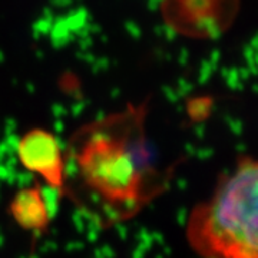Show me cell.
Returning a JSON list of instances; mask_svg holds the SVG:
<instances>
[{
    "label": "cell",
    "instance_id": "cell-1",
    "mask_svg": "<svg viewBox=\"0 0 258 258\" xmlns=\"http://www.w3.org/2000/svg\"><path fill=\"white\" fill-rule=\"evenodd\" d=\"M149 99L89 122L74 132L68 161L89 205L112 225L135 217L164 192L171 169H161L145 134Z\"/></svg>",
    "mask_w": 258,
    "mask_h": 258
},
{
    "label": "cell",
    "instance_id": "cell-2",
    "mask_svg": "<svg viewBox=\"0 0 258 258\" xmlns=\"http://www.w3.org/2000/svg\"><path fill=\"white\" fill-rule=\"evenodd\" d=\"M204 258H258V165L249 155L218 179L211 198L191 212L186 228Z\"/></svg>",
    "mask_w": 258,
    "mask_h": 258
},
{
    "label": "cell",
    "instance_id": "cell-3",
    "mask_svg": "<svg viewBox=\"0 0 258 258\" xmlns=\"http://www.w3.org/2000/svg\"><path fill=\"white\" fill-rule=\"evenodd\" d=\"M241 0H161L159 13L165 26L191 40L224 36L238 18Z\"/></svg>",
    "mask_w": 258,
    "mask_h": 258
},
{
    "label": "cell",
    "instance_id": "cell-4",
    "mask_svg": "<svg viewBox=\"0 0 258 258\" xmlns=\"http://www.w3.org/2000/svg\"><path fill=\"white\" fill-rule=\"evenodd\" d=\"M18 157L25 169L40 176L59 195H66V155L53 132L29 129L19 139Z\"/></svg>",
    "mask_w": 258,
    "mask_h": 258
},
{
    "label": "cell",
    "instance_id": "cell-5",
    "mask_svg": "<svg viewBox=\"0 0 258 258\" xmlns=\"http://www.w3.org/2000/svg\"><path fill=\"white\" fill-rule=\"evenodd\" d=\"M9 214L20 228L43 235L52 221V214L43 195L42 186L33 182L15 194L9 204Z\"/></svg>",
    "mask_w": 258,
    "mask_h": 258
},
{
    "label": "cell",
    "instance_id": "cell-6",
    "mask_svg": "<svg viewBox=\"0 0 258 258\" xmlns=\"http://www.w3.org/2000/svg\"><path fill=\"white\" fill-rule=\"evenodd\" d=\"M212 101L210 98H195L191 99L186 108V113L192 122H204L211 115Z\"/></svg>",
    "mask_w": 258,
    "mask_h": 258
}]
</instances>
